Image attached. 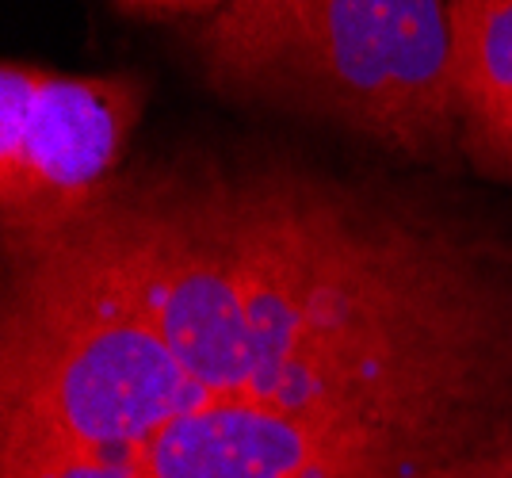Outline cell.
<instances>
[{"label": "cell", "instance_id": "obj_1", "mask_svg": "<svg viewBox=\"0 0 512 478\" xmlns=\"http://www.w3.org/2000/svg\"><path fill=\"white\" fill-rule=\"evenodd\" d=\"M62 234L218 402L512 421V261L413 207L207 161L119 176Z\"/></svg>", "mask_w": 512, "mask_h": 478}, {"label": "cell", "instance_id": "obj_2", "mask_svg": "<svg viewBox=\"0 0 512 478\" xmlns=\"http://www.w3.org/2000/svg\"><path fill=\"white\" fill-rule=\"evenodd\" d=\"M203 81L409 161L459 150V0H230L195 27Z\"/></svg>", "mask_w": 512, "mask_h": 478}, {"label": "cell", "instance_id": "obj_3", "mask_svg": "<svg viewBox=\"0 0 512 478\" xmlns=\"http://www.w3.org/2000/svg\"><path fill=\"white\" fill-rule=\"evenodd\" d=\"M0 436L146 452L214 398L73 234L4 245Z\"/></svg>", "mask_w": 512, "mask_h": 478}, {"label": "cell", "instance_id": "obj_4", "mask_svg": "<svg viewBox=\"0 0 512 478\" xmlns=\"http://www.w3.org/2000/svg\"><path fill=\"white\" fill-rule=\"evenodd\" d=\"M150 88L134 73L0 66V234L54 238L119 184Z\"/></svg>", "mask_w": 512, "mask_h": 478}, {"label": "cell", "instance_id": "obj_5", "mask_svg": "<svg viewBox=\"0 0 512 478\" xmlns=\"http://www.w3.org/2000/svg\"><path fill=\"white\" fill-rule=\"evenodd\" d=\"M509 421L214 402L142 452L153 478H421Z\"/></svg>", "mask_w": 512, "mask_h": 478}, {"label": "cell", "instance_id": "obj_6", "mask_svg": "<svg viewBox=\"0 0 512 478\" xmlns=\"http://www.w3.org/2000/svg\"><path fill=\"white\" fill-rule=\"evenodd\" d=\"M459 150L512 180V0H459Z\"/></svg>", "mask_w": 512, "mask_h": 478}, {"label": "cell", "instance_id": "obj_7", "mask_svg": "<svg viewBox=\"0 0 512 478\" xmlns=\"http://www.w3.org/2000/svg\"><path fill=\"white\" fill-rule=\"evenodd\" d=\"M0 478H153L138 452H92L31 436H0Z\"/></svg>", "mask_w": 512, "mask_h": 478}, {"label": "cell", "instance_id": "obj_8", "mask_svg": "<svg viewBox=\"0 0 512 478\" xmlns=\"http://www.w3.org/2000/svg\"><path fill=\"white\" fill-rule=\"evenodd\" d=\"M421 478H512V421L463 452L432 463Z\"/></svg>", "mask_w": 512, "mask_h": 478}, {"label": "cell", "instance_id": "obj_9", "mask_svg": "<svg viewBox=\"0 0 512 478\" xmlns=\"http://www.w3.org/2000/svg\"><path fill=\"white\" fill-rule=\"evenodd\" d=\"M123 16L134 20H176V16H211L230 0H111Z\"/></svg>", "mask_w": 512, "mask_h": 478}]
</instances>
